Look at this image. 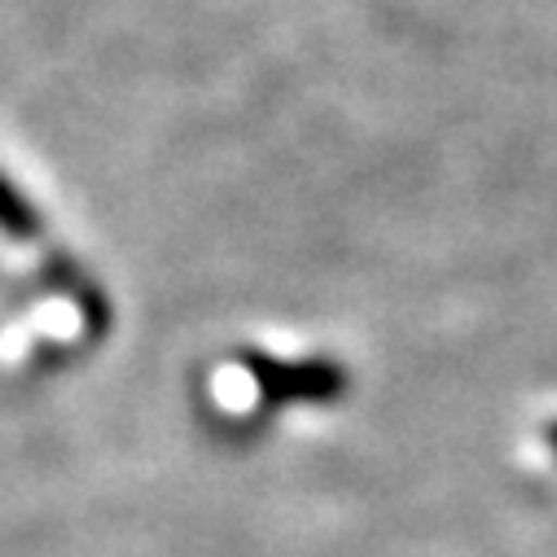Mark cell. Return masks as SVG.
I'll return each instance as SVG.
<instances>
[{
	"label": "cell",
	"instance_id": "1",
	"mask_svg": "<svg viewBox=\"0 0 557 557\" xmlns=\"http://www.w3.org/2000/svg\"><path fill=\"white\" fill-rule=\"evenodd\" d=\"M544 440H548V448H553V457H557V422L544 426Z\"/></svg>",
	"mask_w": 557,
	"mask_h": 557
}]
</instances>
